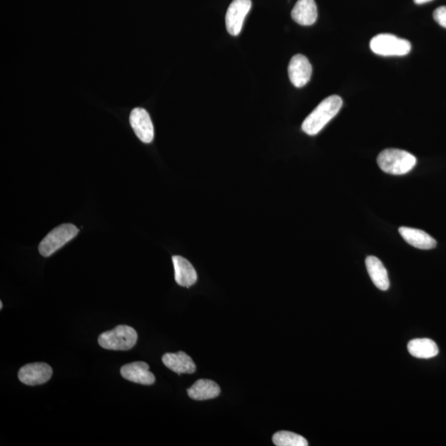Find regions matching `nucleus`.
<instances>
[{
  "label": "nucleus",
  "mask_w": 446,
  "mask_h": 446,
  "mask_svg": "<svg viewBox=\"0 0 446 446\" xmlns=\"http://www.w3.org/2000/svg\"><path fill=\"white\" fill-rule=\"evenodd\" d=\"M289 77L292 84L297 88H302L310 82L312 68V65L305 56L298 54L292 57L289 68Z\"/></svg>",
  "instance_id": "8"
},
{
  "label": "nucleus",
  "mask_w": 446,
  "mask_h": 446,
  "mask_svg": "<svg viewBox=\"0 0 446 446\" xmlns=\"http://www.w3.org/2000/svg\"><path fill=\"white\" fill-rule=\"evenodd\" d=\"M131 126L135 134L144 143H151L154 139V127L151 116L144 108H136L131 112Z\"/></svg>",
  "instance_id": "9"
},
{
  "label": "nucleus",
  "mask_w": 446,
  "mask_h": 446,
  "mask_svg": "<svg viewBox=\"0 0 446 446\" xmlns=\"http://www.w3.org/2000/svg\"><path fill=\"white\" fill-rule=\"evenodd\" d=\"M99 344L110 351H129L135 347L137 333L131 327L120 325L111 331L102 333L99 336Z\"/></svg>",
  "instance_id": "3"
},
{
  "label": "nucleus",
  "mask_w": 446,
  "mask_h": 446,
  "mask_svg": "<svg viewBox=\"0 0 446 446\" xmlns=\"http://www.w3.org/2000/svg\"><path fill=\"white\" fill-rule=\"evenodd\" d=\"M292 19L303 26L314 24L318 19V8L314 0H298L291 12Z\"/></svg>",
  "instance_id": "12"
},
{
  "label": "nucleus",
  "mask_w": 446,
  "mask_h": 446,
  "mask_svg": "<svg viewBox=\"0 0 446 446\" xmlns=\"http://www.w3.org/2000/svg\"><path fill=\"white\" fill-rule=\"evenodd\" d=\"M433 17L437 23L446 28V6L437 8Z\"/></svg>",
  "instance_id": "19"
},
{
  "label": "nucleus",
  "mask_w": 446,
  "mask_h": 446,
  "mask_svg": "<svg viewBox=\"0 0 446 446\" xmlns=\"http://www.w3.org/2000/svg\"><path fill=\"white\" fill-rule=\"evenodd\" d=\"M398 231L406 243L412 247L420 250H431L436 247V241L419 229L403 227Z\"/></svg>",
  "instance_id": "14"
},
{
  "label": "nucleus",
  "mask_w": 446,
  "mask_h": 446,
  "mask_svg": "<svg viewBox=\"0 0 446 446\" xmlns=\"http://www.w3.org/2000/svg\"><path fill=\"white\" fill-rule=\"evenodd\" d=\"M121 375L127 381L143 385H152L156 381L155 375L150 371L147 363L137 361L125 365L121 368Z\"/></svg>",
  "instance_id": "10"
},
{
  "label": "nucleus",
  "mask_w": 446,
  "mask_h": 446,
  "mask_svg": "<svg viewBox=\"0 0 446 446\" xmlns=\"http://www.w3.org/2000/svg\"><path fill=\"white\" fill-rule=\"evenodd\" d=\"M52 373V367L45 363H32L20 369L19 378L26 385H41L51 379Z\"/></svg>",
  "instance_id": "7"
},
{
  "label": "nucleus",
  "mask_w": 446,
  "mask_h": 446,
  "mask_svg": "<svg viewBox=\"0 0 446 446\" xmlns=\"http://www.w3.org/2000/svg\"><path fill=\"white\" fill-rule=\"evenodd\" d=\"M273 443L277 446H307V440L296 433L281 431L273 436Z\"/></svg>",
  "instance_id": "18"
},
{
  "label": "nucleus",
  "mask_w": 446,
  "mask_h": 446,
  "mask_svg": "<svg viewBox=\"0 0 446 446\" xmlns=\"http://www.w3.org/2000/svg\"><path fill=\"white\" fill-rule=\"evenodd\" d=\"M220 393L221 389L218 383L210 379H199L190 389H187L190 398L197 401L215 398Z\"/></svg>",
  "instance_id": "16"
},
{
  "label": "nucleus",
  "mask_w": 446,
  "mask_h": 446,
  "mask_svg": "<svg viewBox=\"0 0 446 446\" xmlns=\"http://www.w3.org/2000/svg\"><path fill=\"white\" fill-rule=\"evenodd\" d=\"M377 162L383 172L403 176L415 168L416 158L403 150L386 149L379 154Z\"/></svg>",
  "instance_id": "2"
},
{
  "label": "nucleus",
  "mask_w": 446,
  "mask_h": 446,
  "mask_svg": "<svg viewBox=\"0 0 446 446\" xmlns=\"http://www.w3.org/2000/svg\"><path fill=\"white\" fill-rule=\"evenodd\" d=\"M370 49L383 57H403L410 53V41L392 34H379L370 41Z\"/></svg>",
  "instance_id": "4"
},
{
  "label": "nucleus",
  "mask_w": 446,
  "mask_h": 446,
  "mask_svg": "<svg viewBox=\"0 0 446 446\" xmlns=\"http://www.w3.org/2000/svg\"><path fill=\"white\" fill-rule=\"evenodd\" d=\"M252 8V0H233L226 14L227 30L232 36H239L244 20Z\"/></svg>",
  "instance_id": "6"
},
{
  "label": "nucleus",
  "mask_w": 446,
  "mask_h": 446,
  "mask_svg": "<svg viewBox=\"0 0 446 446\" xmlns=\"http://www.w3.org/2000/svg\"><path fill=\"white\" fill-rule=\"evenodd\" d=\"M432 1H433V0H414V2L416 4H423V3H427Z\"/></svg>",
  "instance_id": "20"
},
{
  "label": "nucleus",
  "mask_w": 446,
  "mask_h": 446,
  "mask_svg": "<svg viewBox=\"0 0 446 446\" xmlns=\"http://www.w3.org/2000/svg\"><path fill=\"white\" fill-rule=\"evenodd\" d=\"M79 229L73 224H62L53 229L47 236L41 241L39 252L44 257L51 256L52 254L61 249L66 243L77 236Z\"/></svg>",
  "instance_id": "5"
},
{
  "label": "nucleus",
  "mask_w": 446,
  "mask_h": 446,
  "mask_svg": "<svg viewBox=\"0 0 446 446\" xmlns=\"http://www.w3.org/2000/svg\"><path fill=\"white\" fill-rule=\"evenodd\" d=\"M365 265L374 285L382 291L389 290L390 286L389 274L381 261L375 256H368L366 258Z\"/></svg>",
  "instance_id": "15"
},
{
  "label": "nucleus",
  "mask_w": 446,
  "mask_h": 446,
  "mask_svg": "<svg viewBox=\"0 0 446 446\" xmlns=\"http://www.w3.org/2000/svg\"><path fill=\"white\" fill-rule=\"evenodd\" d=\"M343 99L338 95L329 96L307 116L302 125L303 131L310 136H315L335 118L343 107Z\"/></svg>",
  "instance_id": "1"
},
{
  "label": "nucleus",
  "mask_w": 446,
  "mask_h": 446,
  "mask_svg": "<svg viewBox=\"0 0 446 446\" xmlns=\"http://www.w3.org/2000/svg\"><path fill=\"white\" fill-rule=\"evenodd\" d=\"M174 268V278L179 285L190 287L197 282L198 275L194 266L182 256L172 258Z\"/></svg>",
  "instance_id": "11"
},
{
  "label": "nucleus",
  "mask_w": 446,
  "mask_h": 446,
  "mask_svg": "<svg viewBox=\"0 0 446 446\" xmlns=\"http://www.w3.org/2000/svg\"><path fill=\"white\" fill-rule=\"evenodd\" d=\"M162 361L168 369L178 374H193L196 371V365L193 360L186 353H166L162 357Z\"/></svg>",
  "instance_id": "13"
},
{
  "label": "nucleus",
  "mask_w": 446,
  "mask_h": 446,
  "mask_svg": "<svg viewBox=\"0 0 446 446\" xmlns=\"http://www.w3.org/2000/svg\"><path fill=\"white\" fill-rule=\"evenodd\" d=\"M408 352L414 357L431 358L439 354V349L435 341L431 339H414L407 345Z\"/></svg>",
  "instance_id": "17"
},
{
  "label": "nucleus",
  "mask_w": 446,
  "mask_h": 446,
  "mask_svg": "<svg viewBox=\"0 0 446 446\" xmlns=\"http://www.w3.org/2000/svg\"><path fill=\"white\" fill-rule=\"evenodd\" d=\"M0 308H1V310L3 308V303L2 302H0Z\"/></svg>",
  "instance_id": "21"
}]
</instances>
